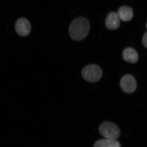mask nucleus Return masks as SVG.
Listing matches in <instances>:
<instances>
[{
	"label": "nucleus",
	"instance_id": "nucleus-1",
	"mask_svg": "<svg viewBox=\"0 0 147 147\" xmlns=\"http://www.w3.org/2000/svg\"><path fill=\"white\" fill-rule=\"evenodd\" d=\"M90 30V25L88 20L84 17H79L72 21L69 26V32L72 39L81 41L88 34Z\"/></svg>",
	"mask_w": 147,
	"mask_h": 147
},
{
	"label": "nucleus",
	"instance_id": "nucleus-2",
	"mask_svg": "<svg viewBox=\"0 0 147 147\" xmlns=\"http://www.w3.org/2000/svg\"><path fill=\"white\" fill-rule=\"evenodd\" d=\"M82 77L86 81L92 83L98 82L102 77V72L100 67L91 64L84 67L82 72Z\"/></svg>",
	"mask_w": 147,
	"mask_h": 147
},
{
	"label": "nucleus",
	"instance_id": "nucleus-3",
	"mask_svg": "<svg viewBox=\"0 0 147 147\" xmlns=\"http://www.w3.org/2000/svg\"><path fill=\"white\" fill-rule=\"evenodd\" d=\"M100 134L106 139H116L120 135V130L118 127L110 122H104L99 127Z\"/></svg>",
	"mask_w": 147,
	"mask_h": 147
},
{
	"label": "nucleus",
	"instance_id": "nucleus-4",
	"mask_svg": "<svg viewBox=\"0 0 147 147\" xmlns=\"http://www.w3.org/2000/svg\"><path fill=\"white\" fill-rule=\"evenodd\" d=\"M120 86L124 92L131 93L135 91L137 88V82L131 75H125L121 79Z\"/></svg>",
	"mask_w": 147,
	"mask_h": 147
},
{
	"label": "nucleus",
	"instance_id": "nucleus-5",
	"mask_svg": "<svg viewBox=\"0 0 147 147\" xmlns=\"http://www.w3.org/2000/svg\"><path fill=\"white\" fill-rule=\"evenodd\" d=\"M15 29L17 33L20 36H26L30 34L31 28L28 20L25 18H21L16 21Z\"/></svg>",
	"mask_w": 147,
	"mask_h": 147
},
{
	"label": "nucleus",
	"instance_id": "nucleus-6",
	"mask_svg": "<svg viewBox=\"0 0 147 147\" xmlns=\"http://www.w3.org/2000/svg\"><path fill=\"white\" fill-rule=\"evenodd\" d=\"M120 25V18L117 13L110 12L105 20V26L109 30H115L118 28Z\"/></svg>",
	"mask_w": 147,
	"mask_h": 147
},
{
	"label": "nucleus",
	"instance_id": "nucleus-7",
	"mask_svg": "<svg viewBox=\"0 0 147 147\" xmlns=\"http://www.w3.org/2000/svg\"><path fill=\"white\" fill-rule=\"evenodd\" d=\"M123 59L127 62L135 63L138 60V55L137 51L131 47H127L123 53Z\"/></svg>",
	"mask_w": 147,
	"mask_h": 147
},
{
	"label": "nucleus",
	"instance_id": "nucleus-8",
	"mask_svg": "<svg viewBox=\"0 0 147 147\" xmlns=\"http://www.w3.org/2000/svg\"><path fill=\"white\" fill-rule=\"evenodd\" d=\"M117 14L121 20L126 22L130 21L133 17L132 9L126 6L120 7L118 10Z\"/></svg>",
	"mask_w": 147,
	"mask_h": 147
},
{
	"label": "nucleus",
	"instance_id": "nucleus-9",
	"mask_svg": "<svg viewBox=\"0 0 147 147\" xmlns=\"http://www.w3.org/2000/svg\"><path fill=\"white\" fill-rule=\"evenodd\" d=\"M94 147H121L119 142L116 139H103L96 141Z\"/></svg>",
	"mask_w": 147,
	"mask_h": 147
},
{
	"label": "nucleus",
	"instance_id": "nucleus-10",
	"mask_svg": "<svg viewBox=\"0 0 147 147\" xmlns=\"http://www.w3.org/2000/svg\"><path fill=\"white\" fill-rule=\"evenodd\" d=\"M142 42L143 45L147 48V32L144 35L142 39Z\"/></svg>",
	"mask_w": 147,
	"mask_h": 147
},
{
	"label": "nucleus",
	"instance_id": "nucleus-11",
	"mask_svg": "<svg viewBox=\"0 0 147 147\" xmlns=\"http://www.w3.org/2000/svg\"><path fill=\"white\" fill-rule=\"evenodd\" d=\"M146 27H147V24Z\"/></svg>",
	"mask_w": 147,
	"mask_h": 147
}]
</instances>
